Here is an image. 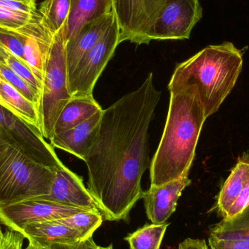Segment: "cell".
Instances as JSON below:
<instances>
[{
	"label": "cell",
	"instance_id": "cell-1",
	"mask_svg": "<svg viewBox=\"0 0 249 249\" xmlns=\"http://www.w3.org/2000/svg\"><path fill=\"white\" fill-rule=\"evenodd\" d=\"M160 97L150 73L137 90L103 110L84 162L88 189L106 220H126L142 198V178L150 165L149 125Z\"/></svg>",
	"mask_w": 249,
	"mask_h": 249
},
{
	"label": "cell",
	"instance_id": "cell-2",
	"mask_svg": "<svg viewBox=\"0 0 249 249\" xmlns=\"http://www.w3.org/2000/svg\"><path fill=\"white\" fill-rule=\"evenodd\" d=\"M163 133L150 163L151 186L189 177L207 119L196 86L171 92Z\"/></svg>",
	"mask_w": 249,
	"mask_h": 249
},
{
	"label": "cell",
	"instance_id": "cell-3",
	"mask_svg": "<svg viewBox=\"0 0 249 249\" xmlns=\"http://www.w3.org/2000/svg\"><path fill=\"white\" fill-rule=\"evenodd\" d=\"M243 64V53L232 42L209 45L177 65L168 90L196 86L208 118L219 110L235 87Z\"/></svg>",
	"mask_w": 249,
	"mask_h": 249
},
{
	"label": "cell",
	"instance_id": "cell-4",
	"mask_svg": "<svg viewBox=\"0 0 249 249\" xmlns=\"http://www.w3.org/2000/svg\"><path fill=\"white\" fill-rule=\"evenodd\" d=\"M55 169L42 165L0 136V206L46 196Z\"/></svg>",
	"mask_w": 249,
	"mask_h": 249
},
{
	"label": "cell",
	"instance_id": "cell-5",
	"mask_svg": "<svg viewBox=\"0 0 249 249\" xmlns=\"http://www.w3.org/2000/svg\"><path fill=\"white\" fill-rule=\"evenodd\" d=\"M64 29L54 35L45 65L41 90L39 115L42 135L50 140L60 114L72 99L69 90L68 69Z\"/></svg>",
	"mask_w": 249,
	"mask_h": 249
},
{
	"label": "cell",
	"instance_id": "cell-6",
	"mask_svg": "<svg viewBox=\"0 0 249 249\" xmlns=\"http://www.w3.org/2000/svg\"><path fill=\"white\" fill-rule=\"evenodd\" d=\"M121 29L116 19L99 42L88 51L69 74L71 97L91 96L98 79L115 53L120 42Z\"/></svg>",
	"mask_w": 249,
	"mask_h": 249
},
{
	"label": "cell",
	"instance_id": "cell-7",
	"mask_svg": "<svg viewBox=\"0 0 249 249\" xmlns=\"http://www.w3.org/2000/svg\"><path fill=\"white\" fill-rule=\"evenodd\" d=\"M203 17L199 0H167L165 5L145 33L143 44L152 40H182Z\"/></svg>",
	"mask_w": 249,
	"mask_h": 249
},
{
	"label": "cell",
	"instance_id": "cell-8",
	"mask_svg": "<svg viewBox=\"0 0 249 249\" xmlns=\"http://www.w3.org/2000/svg\"><path fill=\"white\" fill-rule=\"evenodd\" d=\"M0 136L39 163L56 170L64 165L51 143L23 120L0 106Z\"/></svg>",
	"mask_w": 249,
	"mask_h": 249
},
{
	"label": "cell",
	"instance_id": "cell-9",
	"mask_svg": "<svg viewBox=\"0 0 249 249\" xmlns=\"http://www.w3.org/2000/svg\"><path fill=\"white\" fill-rule=\"evenodd\" d=\"M83 211L87 210L40 199H27L1 205L0 224L19 232L26 225L59 220Z\"/></svg>",
	"mask_w": 249,
	"mask_h": 249
},
{
	"label": "cell",
	"instance_id": "cell-10",
	"mask_svg": "<svg viewBox=\"0 0 249 249\" xmlns=\"http://www.w3.org/2000/svg\"><path fill=\"white\" fill-rule=\"evenodd\" d=\"M249 208V154L238 158L219 192L216 209L222 219H231Z\"/></svg>",
	"mask_w": 249,
	"mask_h": 249
},
{
	"label": "cell",
	"instance_id": "cell-11",
	"mask_svg": "<svg viewBox=\"0 0 249 249\" xmlns=\"http://www.w3.org/2000/svg\"><path fill=\"white\" fill-rule=\"evenodd\" d=\"M35 198L84 210H99L93 196L83 184V178L64 165L55 170L50 193Z\"/></svg>",
	"mask_w": 249,
	"mask_h": 249
},
{
	"label": "cell",
	"instance_id": "cell-12",
	"mask_svg": "<svg viewBox=\"0 0 249 249\" xmlns=\"http://www.w3.org/2000/svg\"><path fill=\"white\" fill-rule=\"evenodd\" d=\"M191 180L183 177L160 186H150L143 192L142 198L148 219L155 225L166 222L177 209V203L182 192Z\"/></svg>",
	"mask_w": 249,
	"mask_h": 249
},
{
	"label": "cell",
	"instance_id": "cell-13",
	"mask_svg": "<svg viewBox=\"0 0 249 249\" xmlns=\"http://www.w3.org/2000/svg\"><path fill=\"white\" fill-rule=\"evenodd\" d=\"M103 110L99 111L73 128L54 134L50 139L51 146L62 149L84 161L97 134Z\"/></svg>",
	"mask_w": 249,
	"mask_h": 249
},
{
	"label": "cell",
	"instance_id": "cell-14",
	"mask_svg": "<svg viewBox=\"0 0 249 249\" xmlns=\"http://www.w3.org/2000/svg\"><path fill=\"white\" fill-rule=\"evenodd\" d=\"M116 19L114 11L89 22L65 43L68 75L82 57L90 51Z\"/></svg>",
	"mask_w": 249,
	"mask_h": 249
},
{
	"label": "cell",
	"instance_id": "cell-15",
	"mask_svg": "<svg viewBox=\"0 0 249 249\" xmlns=\"http://www.w3.org/2000/svg\"><path fill=\"white\" fill-rule=\"evenodd\" d=\"M19 232L29 242L45 249L55 245H77L81 242V237L77 231L58 220L31 224Z\"/></svg>",
	"mask_w": 249,
	"mask_h": 249
},
{
	"label": "cell",
	"instance_id": "cell-16",
	"mask_svg": "<svg viewBox=\"0 0 249 249\" xmlns=\"http://www.w3.org/2000/svg\"><path fill=\"white\" fill-rule=\"evenodd\" d=\"M113 11L112 0H70V13L64 25V42L70 40L89 22Z\"/></svg>",
	"mask_w": 249,
	"mask_h": 249
},
{
	"label": "cell",
	"instance_id": "cell-17",
	"mask_svg": "<svg viewBox=\"0 0 249 249\" xmlns=\"http://www.w3.org/2000/svg\"><path fill=\"white\" fill-rule=\"evenodd\" d=\"M167 0H133L128 30L124 41L143 44V36Z\"/></svg>",
	"mask_w": 249,
	"mask_h": 249
},
{
	"label": "cell",
	"instance_id": "cell-18",
	"mask_svg": "<svg viewBox=\"0 0 249 249\" xmlns=\"http://www.w3.org/2000/svg\"><path fill=\"white\" fill-rule=\"evenodd\" d=\"M103 110L91 96L72 97L60 114L54 127V134L73 128Z\"/></svg>",
	"mask_w": 249,
	"mask_h": 249
},
{
	"label": "cell",
	"instance_id": "cell-19",
	"mask_svg": "<svg viewBox=\"0 0 249 249\" xmlns=\"http://www.w3.org/2000/svg\"><path fill=\"white\" fill-rule=\"evenodd\" d=\"M0 95L6 103L19 114L23 121L42 135L39 109L33 102L3 79L0 83Z\"/></svg>",
	"mask_w": 249,
	"mask_h": 249
},
{
	"label": "cell",
	"instance_id": "cell-20",
	"mask_svg": "<svg viewBox=\"0 0 249 249\" xmlns=\"http://www.w3.org/2000/svg\"><path fill=\"white\" fill-rule=\"evenodd\" d=\"M51 33L28 36L24 47V60L38 81L42 85L47 57L53 39Z\"/></svg>",
	"mask_w": 249,
	"mask_h": 249
},
{
	"label": "cell",
	"instance_id": "cell-21",
	"mask_svg": "<svg viewBox=\"0 0 249 249\" xmlns=\"http://www.w3.org/2000/svg\"><path fill=\"white\" fill-rule=\"evenodd\" d=\"M209 238L235 240L249 247V208L235 217L222 219L209 230Z\"/></svg>",
	"mask_w": 249,
	"mask_h": 249
},
{
	"label": "cell",
	"instance_id": "cell-22",
	"mask_svg": "<svg viewBox=\"0 0 249 249\" xmlns=\"http://www.w3.org/2000/svg\"><path fill=\"white\" fill-rule=\"evenodd\" d=\"M70 8V0H44L39 10L41 23L54 36L64 29Z\"/></svg>",
	"mask_w": 249,
	"mask_h": 249
},
{
	"label": "cell",
	"instance_id": "cell-23",
	"mask_svg": "<svg viewBox=\"0 0 249 249\" xmlns=\"http://www.w3.org/2000/svg\"><path fill=\"white\" fill-rule=\"evenodd\" d=\"M169 223L146 225L125 237L130 249H160Z\"/></svg>",
	"mask_w": 249,
	"mask_h": 249
},
{
	"label": "cell",
	"instance_id": "cell-24",
	"mask_svg": "<svg viewBox=\"0 0 249 249\" xmlns=\"http://www.w3.org/2000/svg\"><path fill=\"white\" fill-rule=\"evenodd\" d=\"M58 221L77 231L83 242L92 238L96 230L102 225L103 215L99 210L83 211Z\"/></svg>",
	"mask_w": 249,
	"mask_h": 249
},
{
	"label": "cell",
	"instance_id": "cell-25",
	"mask_svg": "<svg viewBox=\"0 0 249 249\" xmlns=\"http://www.w3.org/2000/svg\"><path fill=\"white\" fill-rule=\"evenodd\" d=\"M27 37L20 29L0 27V46L24 61V47Z\"/></svg>",
	"mask_w": 249,
	"mask_h": 249
},
{
	"label": "cell",
	"instance_id": "cell-26",
	"mask_svg": "<svg viewBox=\"0 0 249 249\" xmlns=\"http://www.w3.org/2000/svg\"><path fill=\"white\" fill-rule=\"evenodd\" d=\"M39 11V10H38ZM39 17V13H16L0 7V27L18 30L36 20Z\"/></svg>",
	"mask_w": 249,
	"mask_h": 249
},
{
	"label": "cell",
	"instance_id": "cell-27",
	"mask_svg": "<svg viewBox=\"0 0 249 249\" xmlns=\"http://www.w3.org/2000/svg\"><path fill=\"white\" fill-rule=\"evenodd\" d=\"M0 75L3 80H6L9 83L14 86L20 93L23 95L25 97L27 98L31 102H33L39 109L40 105V99L38 95L20 78L17 74H15L13 71L6 66L0 64ZM40 116V115H39Z\"/></svg>",
	"mask_w": 249,
	"mask_h": 249
},
{
	"label": "cell",
	"instance_id": "cell-28",
	"mask_svg": "<svg viewBox=\"0 0 249 249\" xmlns=\"http://www.w3.org/2000/svg\"><path fill=\"white\" fill-rule=\"evenodd\" d=\"M133 0H112L113 11L117 22L121 29L120 42H124V37L128 30L131 16Z\"/></svg>",
	"mask_w": 249,
	"mask_h": 249
},
{
	"label": "cell",
	"instance_id": "cell-29",
	"mask_svg": "<svg viewBox=\"0 0 249 249\" xmlns=\"http://www.w3.org/2000/svg\"><path fill=\"white\" fill-rule=\"evenodd\" d=\"M24 239L20 232L7 229L4 233L2 249H23Z\"/></svg>",
	"mask_w": 249,
	"mask_h": 249
},
{
	"label": "cell",
	"instance_id": "cell-30",
	"mask_svg": "<svg viewBox=\"0 0 249 249\" xmlns=\"http://www.w3.org/2000/svg\"><path fill=\"white\" fill-rule=\"evenodd\" d=\"M178 249H209L206 241L202 239L187 238L180 243Z\"/></svg>",
	"mask_w": 249,
	"mask_h": 249
},
{
	"label": "cell",
	"instance_id": "cell-31",
	"mask_svg": "<svg viewBox=\"0 0 249 249\" xmlns=\"http://www.w3.org/2000/svg\"><path fill=\"white\" fill-rule=\"evenodd\" d=\"M97 247L98 245L94 242L93 238H90L78 244L79 249H97Z\"/></svg>",
	"mask_w": 249,
	"mask_h": 249
},
{
	"label": "cell",
	"instance_id": "cell-32",
	"mask_svg": "<svg viewBox=\"0 0 249 249\" xmlns=\"http://www.w3.org/2000/svg\"><path fill=\"white\" fill-rule=\"evenodd\" d=\"M0 106L3 107L5 108V109H7V110L10 111V112H11L12 113L14 114L15 115H16V116L18 117V118H20V119H21V118H20V115H19V114L18 113V112H16V111L15 110V109H13V108H12L10 106V105H8L7 103H6L5 101H4V99H3L2 98H1V95H0Z\"/></svg>",
	"mask_w": 249,
	"mask_h": 249
},
{
	"label": "cell",
	"instance_id": "cell-33",
	"mask_svg": "<svg viewBox=\"0 0 249 249\" xmlns=\"http://www.w3.org/2000/svg\"><path fill=\"white\" fill-rule=\"evenodd\" d=\"M78 244L74 246L55 245L53 246V247H51V248L48 249H79Z\"/></svg>",
	"mask_w": 249,
	"mask_h": 249
},
{
	"label": "cell",
	"instance_id": "cell-34",
	"mask_svg": "<svg viewBox=\"0 0 249 249\" xmlns=\"http://www.w3.org/2000/svg\"><path fill=\"white\" fill-rule=\"evenodd\" d=\"M13 1H20V2L25 3V4H29L31 6H35L36 7L35 0H13Z\"/></svg>",
	"mask_w": 249,
	"mask_h": 249
},
{
	"label": "cell",
	"instance_id": "cell-35",
	"mask_svg": "<svg viewBox=\"0 0 249 249\" xmlns=\"http://www.w3.org/2000/svg\"><path fill=\"white\" fill-rule=\"evenodd\" d=\"M25 249H45L43 248H41L39 246L36 245V244H34V243L29 242L28 244L27 247Z\"/></svg>",
	"mask_w": 249,
	"mask_h": 249
},
{
	"label": "cell",
	"instance_id": "cell-36",
	"mask_svg": "<svg viewBox=\"0 0 249 249\" xmlns=\"http://www.w3.org/2000/svg\"><path fill=\"white\" fill-rule=\"evenodd\" d=\"M3 241H4V232H2L0 227V249H2Z\"/></svg>",
	"mask_w": 249,
	"mask_h": 249
},
{
	"label": "cell",
	"instance_id": "cell-37",
	"mask_svg": "<svg viewBox=\"0 0 249 249\" xmlns=\"http://www.w3.org/2000/svg\"><path fill=\"white\" fill-rule=\"evenodd\" d=\"M97 249H114V248L112 244H110V245L107 246V247H100V246H98Z\"/></svg>",
	"mask_w": 249,
	"mask_h": 249
},
{
	"label": "cell",
	"instance_id": "cell-38",
	"mask_svg": "<svg viewBox=\"0 0 249 249\" xmlns=\"http://www.w3.org/2000/svg\"><path fill=\"white\" fill-rule=\"evenodd\" d=\"M1 80H2V78H1V75H0V83H1Z\"/></svg>",
	"mask_w": 249,
	"mask_h": 249
}]
</instances>
